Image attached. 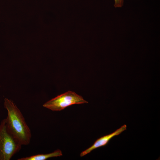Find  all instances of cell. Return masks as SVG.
<instances>
[{"instance_id":"cell-1","label":"cell","mask_w":160,"mask_h":160,"mask_svg":"<svg viewBox=\"0 0 160 160\" xmlns=\"http://www.w3.org/2000/svg\"><path fill=\"white\" fill-rule=\"evenodd\" d=\"M4 105L7 112L5 118L7 130L21 145H28L30 142L31 132L22 113L11 100L5 98Z\"/></svg>"},{"instance_id":"cell-2","label":"cell","mask_w":160,"mask_h":160,"mask_svg":"<svg viewBox=\"0 0 160 160\" xmlns=\"http://www.w3.org/2000/svg\"><path fill=\"white\" fill-rule=\"evenodd\" d=\"M22 145L8 131L3 119L0 123V160H10Z\"/></svg>"},{"instance_id":"cell-3","label":"cell","mask_w":160,"mask_h":160,"mask_svg":"<svg viewBox=\"0 0 160 160\" xmlns=\"http://www.w3.org/2000/svg\"><path fill=\"white\" fill-rule=\"evenodd\" d=\"M88 103L81 96L68 91L47 101L43 106L53 111H59L73 105Z\"/></svg>"},{"instance_id":"cell-4","label":"cell","mask_w":160,"mask_h":160,"mask_svg":"<svg viewBox=\"0 0 160 160\" xmlns=\"http://www.w3.org/2000/svg\"><path fill=\"white\" fill-rule=\"evenodd\" d=\"M127 128V125L124 124L112 133L97 139L91 146L81 153L80 156H83L96 148L106 145L113 137L126 130Z\"/></svg>"},{"instance_id":"cell-5","label":"cell","mask_w":160,"mask_h":160,"mask_svg":"<svg viewBox=\"0 0 160 160\" xmlns=\"http://www.w3.org/2000/svg\"><path fill=\"white\" fill-rule=\"evenodd\" d=\"M63 155L62 151L59 149L47 154H39L31 156L18 159V160H45L49 158L60 157Z\"/></svg>"},{"instance_id":"cell-6","label":"cell","mask_w":160,"mask_h":160,"mask_svg":"<svg viewBox=\"0 0 160 160\" xmlns=\"http://www.w3.org/2000/svg\"><path fill=\"white\" fill-rule=\"evenodd\" d=\"M114 6L115 7H121L123 5L124 0H114Z\"/></svg>"},{"instance_id":"cell-7","label":"cell","mask_w":160,"mask_h":160,"mask_svg":"<svg viewBox=\"0 0 160 160\" xmlns=\"http://www.w3.org/2000/svg\"></svg>"}]
</instances>
